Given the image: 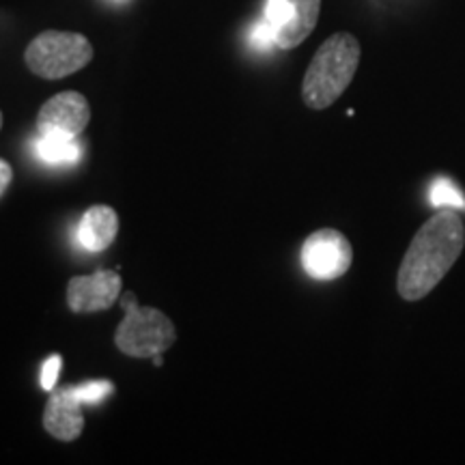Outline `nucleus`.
<instances>
[{"label": "nucleus", "mask_w": 465, "mask_h": 465, "mask_svg": "<svg viewBox=\"0 0 465 465\" xmlns=\"http://www.w3.org/2000/svg\"><path fill=\"white\" fill-rule=\"evenodd\" d=\"M465 246L463 220L455 209L441 207L424 223L401 261L397 289L407 302L427 298L444 281Z\"/></svg>", "instance_id": "nucleus-1"}, {"label": "nucleus", "mask_w": 465, "mask_h": 465, "mask_svg": "<svg viewBox=\"0 0 465 465\" xmlns=\"http://www.w3.org/2000/svg\"><path fill=\"white\" fill-rule=\"evenodd\" d=\"M83 401L74 394V388H63L50 394L44 410V429L52 438L61 441H74L84 431Z\"/></svg>", "instance_id": "nucleus-9"}, {"label": "nucleus", "mask_w": 465, "mask_h": 465, "mask_svg": "<svg viewBox=\"0 0 465 465\" xmlns=\"http://www.w3.org/2000/svg\"><path fill=\"white\" fill-rule=\"evenodd\" d=\"M0 130H3V113H0Z\"/></svg>", "instance_id": "nucleus-18"}, {"label": "nucleus", "mask_w": 465, "mask_h": 465, "mask_svg": "<svg viewBox=\"0 0 465 465\" xmlns=\"http://www.w3.org/2000/svg\"><path fill=\"white\" fill-rule=\"evenodd\" d=\"M360 42L351 33H334L319 45L302 83V100L308 108L325 110L351 84L360 65Z\"/></svg>", "instance_id": "nucleus-2"}, {"label": "nucleus", "mask_w": 465, "mask_h": 465, "mask_svg": "<svg viewBox=\"0 0 465 465\" xmlns=\"http://www.w3.org/2000/svg\"><path fill=\"white\" fill-rule=\"evenodd\" d=\"M125 317L114 332V342L121 353L130 358H153L164 353L177 341L174 323L158 308L138 306L132 291L119 300Z\"/></svg>", "instance_id": "nucleus-3"}, {"label": "nucleus", "mask_w": 465, "mask_h": 465, "mask_svg": "<svg viewBox=\"0 0 465 465\" xmlns=\"http://www.w3.org/2000/svg\"><path fill=\"white\" fill-rule=\"evenodd\" d=\"M37 155L48 164H75L83 158L78 138L42 136L37 141Z\"/></svg>", "instance_id": "nucleus-11"}, {"label": "nucleus", "mask_w": 465, "mask_h": 465, "mask_svg": "<svg viewBox=\"0 0 465 465\" xmlns=\"http://www.w3.org/2000/svg\"><path fill=\"white\" fill-rule=\"evenodd\" d=\"M119 216L113 207L93 205L84 212L78 224V242L86 252H104L116 240Z\"/></svg>", "instance_id": "nucleus-10"}, {"label": "nucleus", "mask_w": 465, "mask_h": 465, "mask_svg": "<svg viewBox=\"0 0 465 465\" xmlns=\"http://www.w3.org/2000/svg\"><path fill=\"white\" fill-rule=\"evenodd\" d=\"M429 201L433 207H450V209H465V196L450 179H438L429 192Z\"/></svg>", "instance_id": "nucleus-12"}, {"label": "nucleus", "mask_w": 465, "mask_h": 465, "mask_svg": "<svg viewBox=\"0 0 465 465\" xmlns=\"http://www.w3.org/2000/svg\"><path fill=\"white\" fill-rule=\"evenodd\" d=\"M93 58V45L84 35L69 31H44L28 44L25 63L44 80L67 78L84 69Z\"/></svg>", "instance_id": "nucleus-4"}, {"label": "nucleus", "mask_w": 465, "mask_h": 465, "mask_svg": "<svg viewBox=\"0 0 465 465\" xmlns=\"http://www.w3.org/2000/svg\"><path fill=\"white\" fill-rule=\"evenodd\" d=\"M74 394L83 401L84 405H95L108 397L110 392L114 391V386L110 381H86L80 383V386H72Z\"/></svg>", "instance_id": "nucleus-13"}, {"label": "nucleus", "mask_w": 465, "mask_h": 465, "mask_svg": "<svg viewBox=\"0 0 465 465\" xmlns=\"http://www.w3.org/2000/svg\"><path fill=\"white\" fill-rule=\"evenodd\" d=\"M91 121V106L83 93L63 91L39 108L37 130L42 136L78 138Z\"/></svg>", "instance_id": "nucleus-7"}, {"label": "nucleus", "mask_w": 465, "mask_h": 465, "mask_svg": "<svg viewBox=\"0 0 465 465\" xmlns=\"http://www.w3.org/2000/svg\"><path fill=\"white\" fill-rule=\"evenodd\" d=\"M11 182H14V168H11L9 162L0 158V199H3L5 192L9 190Z\"/></svg>", "instance_id": "nucleus-16"}, {"label": "nucleus", "mask_w": 465, "mask_h": 465, "mask_svg": "<svg viewBox=\"0 0 465 465\" xmlns=\"http://www.w3.org/2000/svg\"><path fill=\"white\" fill-rule=\"evenodd\" d=\"M153 364H155V366L164 364V360H162V353H158V356H153Z\"/></svg>", "instance_id": "nucleus-17"}, {"label": "nucleus", "mask_w": 465, "mask_h": 465, "mask_svg": "<svg viewBox=\"0 0 465 465\" xmlns=\"http://www.w3.org/2000/svg\"><path fill=\"white\" fill-rule=\"evenodd\" d=\"M252 44L259 45V48H270L272 44L276 45L274 31H272V25H270V22H267V17H263V20H261L259 25H257V28H254Z\"/></svg>", "instance_id": "nucleus-15"}, {"label": "nucleus", "mask_w": 465, "mask_h": 465, "mask_svg": "<svg viewBox=\"0 0 465 465\" xmlns=\"http://www.w3.org/2000/svg\"><path fill=\"white\" fill-rule=\"evenodd\" d=\"M322 0H265V17L281 50H293L315 31Z\"/></svg>", "instance_id": "nucleus-6"}, {"label": "nucleus", "mask_w": 465, "mask_h": 465, "mask_svg": "<svg viewBox=\"0 0 465 465\" xmlns=\"http://www.w3.org/2000/svg\"><path fill=\"white\" fill-rule=\"evenodd\" d=\"M61 366H63V358L58 356V353H54V356H50L44 362V366H42V388H44L45 392L54 391L58 373H61Z\"/></svg>", "instance_id": "nucleus-14"}, {"label": "nucleus", "mask_w": 465, "mask_h": 465, "mask_svg": "<svg viewBox=\"0 0 465 465\" xmlns=\"http://www.w3.org/2000/svg\"><path fill=\"white\" fill-rule=\"evenodd\" d=\"M121 276L114 270H97L91 276H74L67 282V306L72 312H102L121 295Z\"/></svg>", "instance_id": "nucleus-8"}, {"label": "nucleus", "mask_w": 465, "mask_h": 465, "mask_svg": "<svg viewBox=\"0 0 465 465\" xmlns=\"http://www.w3.org/2000/svg\"><path fill=\"white\" fill-rule=\"evenodd\" d=\"M353 248L341 231L319 229L302 246V265L315 281H336L351 267Z\"/></svg>", "instance_id": "nucleus-5"}]
</instances>
